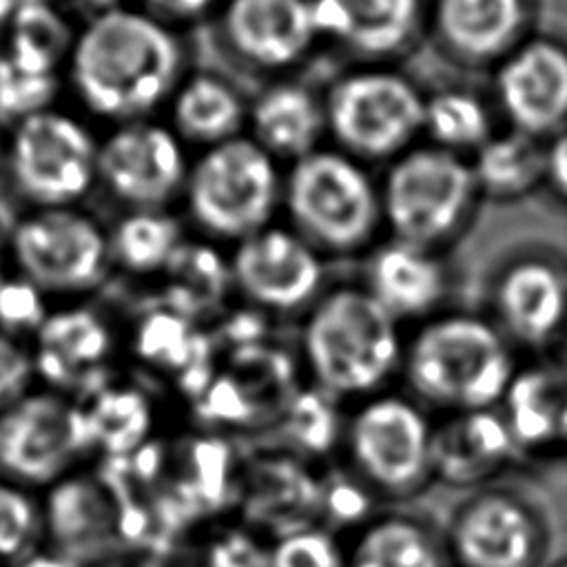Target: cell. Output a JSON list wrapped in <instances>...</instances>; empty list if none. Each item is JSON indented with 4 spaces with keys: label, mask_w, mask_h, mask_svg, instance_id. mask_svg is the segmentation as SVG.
<instances>
[{
    "label": "cell",
    "mask_w": 567,
    "mask_h": 567,
    "mask_svg": "<svg viewBox=\"0 0 567 567\" xmlns=\"http://www.w3.org/2000/svg\"><path fill=\"white\" fill-rule=\"evenodd\" d=\"M182 244L179 224L159 208H135L109 233L111 261L137 275L164 272Z\"/></svg>",
    "instance_id": "83f0119b"
},
{
    "label": "cell",
    "mask_w": 567,
    "mask_h": 567,
    "mask_svg": "<svg viewBox=\"0 0 567 567\" xmlns=\"http://www.w3.org/2000/svg\"><path fill=\"white\" fill-rule=\"evenodd\" d=\"M35 383L31 348L0 330V410L29 392Z\"/></svg>",
    "instance_id": "836d02e7"
},
{
    "label": "cell",
    "mask_w": 567,
    "mask_h": 567,
    "mask_svg": "<svg viewBox=\"0 0 567 567\" xmlns=\"http://www.w3.org/2000/svg\"><path fill=\"white\" fill-rule=\"evenodd\" d=\"M186 177L182 144L162 124L124 122L100 142L97 182L135 208H159Z\"/></svg>",
    "instance_id": "4fadbf2b"
},
{
    "label": "cell",
    "mask_w": 567,
    "mask_h": 567,
    "mask_svg": "<svg viewBox=\"0 0 567 567\" xmlns=\"http://www.w3.org/2000/svg\"><path fill=\"white\" fill-rule=\"evenodd\" d=\"M545 179L567 202V128L545 146Z\"/></svg>",
    "instance_id": "e575fe53"
},
{
    "label": "cell",
    "mask_w": 567,
    "mask_h": 567,
    "mask_svg": "<svg viewBox=\"0 0 567 567\" xmlns=\"http://www.w3.org/2000/svg\"><path fill=\"white\" fill-rule=\"evenodd\" d=\"M144 2L164 18L188 20L204 13L215 0H144Z\"/></svg>",
    "instance_id": "d590c367"
},
{
    "label": "cell",
    "mask_w": 567,
    "mask_h": 567,
    "mask_svg": "<svg viewBox=\"0 0 567 567\" xmlns=\"http://www.w3.org/2000/svg\"><path fill=\"white\" fill-rule=\"evenodd\" d=\"M408 392L443 416L498 410L516 361L503 334L472 315L427 321L403 350Z\"/></svg>",
    "instance_id": "7a4b0ae2"
},
{
    "label": "cell",
    "mask_w": 567,
    "mask_h": 567,
    "mask_svg": "<svg viewBox=\"0 0 567 567\" xmlns=\"http://www.w3.org/2000/svg\"><path fill=\"white\" fill-rule=\"evenodd\" d=\"M476 186L496 197H520L545 179V146L518 128L489 135L472 164Z\"/></svg>",
    "instance_id": "4316f807"
},
{
    "label": "cell",
    "mask_w": 567,
    "mask_h": 567,
    "mask_svg": "<svg viewBox=\"0 0 567 567\" xmlns=\"http://www.w3.org/2000/svg\"><path fill=\"white\" fill-rule=\"evenodd\" d=\"M514 458L518 452L501 410L450 414L436 421V483L470 492L496 483Z\"/></svg>",
    "instance_id": "ac0fdd59"
},
{
    "label": "cell",
    "mask_w": 567,
    "mask_h": 567,
    "mask_svg": "<svg viewBox=\"0 0 567 567\" xmlns=\"http://www.w3.org/2000/svg\"><path fill=\"white\" fill-rule=\"evenodd\" d=\"M560 350H563V359H565V365H567V326H565V330H563V334H560Z\"/></svg>",
    "instance_id": "ab89813d"
},
{
    "label": "cell",
    "mask_w": 567,
    "mask_h": 567,
    "mask_svg": "<svg viewBox=\"0 0 567 567\" xmlns=\"http://www.w3.org/2000/svg\"><path fill=\"white\" fill-rule=\"evenodd\" d=\"M286 204L303 237L330 250L363 246L381 219V195L346 153L312 151L295 159Z\"/></svg>",
    "instance_id": "52a82bcc"
},
{
    "label": "cell",
    "mask_w": 567,
    "mask_h": 567,
    "mask_svg": "<svg viewBox=\"0 0 567 567\" xmlns=\"http://www.w3.org/2000/svg\"><path fill=\"white\" fill-rule=\"evenodd\" d=\"M436 421L419 399L383 390L352 403L339 430L343 465L372 498L408 503L436 483Z\"/></svg>",
    "instance_id": "277c9868"
},
{
    "label": "cell",
    "mask_w": 567,
    "mask_h": 567,
    "mask_svg": "<svg viewBox=\"0 0 567 567\" xmlns=\"http://www.w3.org/2000/svg\"><path fill=\"white\" fill-rule=\"evenodd\" d=\"M13 567H71L69 558L64 554H60L58 549H49V547H40L38 551H33L31 556L22 558L20 563H16Z\"/></svg>",
    "instance_id": "8d00e7d4"
},
{
    "label": "cell",
    "mask_w": 567,
    "mask_h": 567,
    "mask_svg": "<svg viewBox=\"0 0 567 567\" xmlns=\"http://www.w3.org/2000/svg\"><path fill=\"white\" fill-rule=\"evenodd\" d=\"M346 549L348 567H454L441 525L401 507L372 512L354 525Z\"/></svg>",
    "instance_id": "ffe728a7"
},
{
    "label": "cell",
    "mask_w": 567,
    "mask_h": 567,
    "mask_svg": "<svg viewBox=\"0 0 567 567\" xmlns=\"http://www.w3.org/2000/svg\"><path fill=\"white\" fill-rule=\"evenodd\" d=\"M266 567H348L343 534L326 525H301L268 543Z\"/></svg>",
    "instance_id": "1f68e13d"
},
{
    "label": "cell",
    "mask_w": 567,
    "mask_h": 567,
    "mask_svg": "<svg viewBox=\"0 0 567 567\" xmlns=\"http://www.w3.org/2000/svg\"><path fill=\"white\" fill-rule=\"evenodd\" d=\"M543 567H567V554H565V556H560L558 560L549 563V565H543Z\"/></svg>",
    "instance_id": "60d3db41"
},
{
    "label": "cell",
    "mask_w": 567,
    "mask_h": 567,
    "mask_svg": "<svg viewBox=\"0 0 567 567\" xmlns=\"http://www.w3.org/2000/svg\"><path fill=\"white\" fill-rule=\"evenodd\" d=\"M317 35L368 55L401 49L416 24L419 0H310Z\"/></svg>",
    "instance_id": "44dd1931"
},
{
    "label": "cell",
    "mask_w": 567,
    "mask_h": 567,
    "mask_svg": "<svg viewBox=\"0 0 567 567\" xmlns=\"http://www.w3.org/2000/svg\"><path fill=\"white\" fill-rule=\"evenodd\" d=\"M9 252L16 272L44 295H75L95 288L109 266L104 228L75 206L33 208L11 230Z\"/></svg>",
    "instance_id": "30bf717a"
},
{
    "label": "cell",
    "mask_w": 567,
    "mask_h": 567,
    "mask_svg": "<svg viewBox=\"0 0 567 567\" xmlns=\"http://www.w3.org/2000/svg\"><path fill=\"white\" fill-rule=\"evenodd\" d=\"M182 47L155 16L113 7L73 35L66 75L78 100L117 124L144 120L177 84Z\"/></svg>",
    "instance_id": "6da1fadb"
},
{
    "label": "cell",
    "mask_w": 567,
    "mask_h": 567,
    "mask_svg": "<svg viewBox=\"0 0 567 567\" xmlns=\"http://www.w3.org/2000/svg\"><path fill=\"white\" fill-rule=\"evenodd\" d=\"M441 529L454 567H543L549 551L540 505L503 483L470 489Z\"/></svg>",
    "instance_id": "8992f818"
},
{
    "label": "cell",
    "mask_w": 567,
    "mask_h": 567,
    "mask_svg": "<svg viewBox=\"0 0 567 567\" xmlns=\"http://www.w3.org/2000/svg\"><path fill=\"white\" fill-rule=\"evenodd\" d=\"M255 142L279 157L299 159L317 151L326 128V111L299 84H275L252 106Z\"/></svg>",
    "instance_id": "d4e9b609"
},
{
    "label": "cell",
    "mask_w": 567,
    "mask_h": 567,
    "mask_svg": "<svg viewBox=\"0 0 567 567\" xmlns=\"http://www.w3.org/2000/svg\"><path fill=\"white\" fill-rule=\"evenodd\" d=\"M368 284V292L399 321L427 315L443 297L445 275L430 248L394 239L374 252Z\"/></svg>",
    "instance_id": "7402d4cb"
},
{
    "label": "cell",
    "mask_w": 567,
    "mask_h": 567,
    "mask_svg": "<svg viewBox=\"0 0 567 567\" xmlns=\"http://www.w3.org/2000/svg\"><path fill=\"white\" fill-rule=\"evenodd\" d=\"M476 188L472 166L456 153L439 146L414 148L388 171L381 215L396 239L430 248L456 230Z\"/></svg>",
    "instance_id": "9c48e42d"
},
{
    "label": "cell",
    "mask_w": 567,
    "mask_h": 567,
    "mask_svg": "<svg viewBox=\"0 0 567 567\" xmlns=\"http://www.w3.org/2000/svg\"><path fill=\"white\" fill-rule=\"evenodd\" d=\"M244 117L239 95L213 75H195L184 82L173 100V122L179 135L195 144L217 146L237 137Z\"/></svg>",
    "instance_id": "484cf974"
},
{
    "label": "cell",
    "mask_w": 567,
    "mask_h": 567,
    "mask_svg": "<svg viewBox=\"0 0 567 567\" xmlns=\"http://www.w3.org/2000/svg\"><path fill=\"white\" fill-rule=\"evenodd\" d=\"M496 308L516 341L534 348L556 341L567 326V277L551 261L523 259L505 270Z\"/></svg>",
    "instance_id": "d6986e66"
},
{
    "label": "cell",
    "mask_w": 567,
    "mask_h": 567,
    "mask_svg": "<svg viewBox=\"0 0 567 567\" xmlns=\"http://www.w3.org/2000/svg\"><path fill=\"white\" fill-rule=\"evenodd\" d=\"M47 518L42 492L0 478V567H13L42 547Z\"/></svg>",
    "instance_id": "4dcf8cb0"
},
{
    "label": "cell",
    "mask_w": 567,
    "mask_h": 567,
    "mask_svg": "<svg viewBox=\"0 0 567 567\" xmlns=\"http://www.w3.org/2000/svg\"><path fill=\"white\" fill-rule=\"evenodd\" d=\"M554 458H565L567 461V390L560 403L558 412V432H556V454Z\"/></svg>",
    "instance_id": "74e56055"
},
{
    "label": "cell",
    "mask_w": 567,
    "mask_h": 567,
    "mask_svg": "<svg viewBox=\"0 0 567 567\" xmlns=\"http://www.w3.org/2000/svg\"><path fill=\"white\" fill-rule=\"evenodd\" d=\"M423 128L439 148H478L489 140V115L474 95L450 89L425 100Z\"/></svg>",
    "instance_id": "f546056e"
},
{
    "label": "cell",
    "mask_w": 567,
    "mask_h": 567,
    "mask_svg": "<svg viewBox=\"0 0 567 567\" xmlns=\"http://www.w3.org/2000/svg\"><path fill=\"white\" fill-rule=\"evenodd\" d=\"M100 142L73 113L47 106L9 131L4 164L33 208L75 206L97 182Z\"/></svg>",
    "instance_id": "5b68a950"
},
{
    "label": "cell",
    "mask_w": 567,
    "mask_h": 567,
    "mask_svg": "<svg viewBox=\"0 0 567 567\" xmlns=\"http://www.w3.org/2000/svg\"><path fill=\"white\" fill-rule=\"evenodd\" d=\"M42 388L78 399L104 383L113 357V334L104 317L86 306L49 310L29 341Z\"/></svg>",
    "instance_id": "5bb4252c"
},
{
    "label": "cell",
    "mask_w": 567,
    "mask_h": 567,
    "mask_svg": "<svg viewBox=\"0 0 567 567\" xmlns=\"http://www.w3.org/2000/svg\"><path fill=\"white\" fill-rule=\"evenodd\" d=\"M403 350L396 319L361 288L326 295L303 330V359L317 390L352 403L390 388Z\"/></svg>",
    "instance_id": "3957f363"
},
{
    "label": "cell",
    "mask_w": 567,
    "mask_h": 567,
    "mask_svg": "<svg viewBox=\"0 0 567 567\" xmlns=\"http://www.w3.org/2000/svg\"><path fill=\"white\" fill-rule=\"evenodd\" d=\"M230 275L255 303L292 310L315 297L323 268L315 248L301 235L266 226L239 241Z\"/></svg>",
    "instance_id": "9a60e30c"
},
{
    "label": "cell",
    "mask_w": 567,
    "mask_h": 567,
    "mask_svg": "<svg viewBox=\"0 0 567 567\" xmlns=\"http://www.w3.org/2000/svg\"><path fill=\"white\" fill-rule=\"evenodd\" d=\"M224 33L241 58L266 69L297 62L317 38L310 0H228Z\"/></svg>",
    "instance_id": "e0dca14e"
},
{
    "label": "cell",
    "mask_w": 567,
    "mask_h": 567,
    "mask_svg": "<svg viewBox=\"0 0 567 567\" xmlns=\"http://www.w3.org/2000/svg\"><path fill=\"white\" fill-rule=\"evenodd\" d=\"M164 275H168L166 297L175 312L195 315L221 301L233 275L213 248L199 244H182Z\"/></svg>",
    "instance_id": "f1b7e54d"
},
{
    "label": "cell",
    "mask_w": 567,
    "mask_h": 567,
    "mask_svg": "<svg viewBox=\"0 0 567 567\" xmlns=\"http://www.w3.org/2000/svg\"><path fill=\"white\" fill-rule=\"evenodd\" d=\"M567 383L549 370H518L503 403L501 414L509 427L518 456L554 458L558 412Z\"/></svg>",
    "instance_id": "cb8c5ba5"
},
{
    "label": "cell",
    "mask_w": 567,
    "mask_h": 567,
    "mask_svg": "<svg viewBox=\"0 0 567 567\" xmlns=\"http://www.w3.org/2000/svg\"><path fill=\"white\" fill-rule=\"evenodd\" d=\"M425 100L401 75L368 69L343 75L328 93L326 126L350 153L390 157L423 128Z\"/></svg>",
    "instance_id": "7c38bea8"
},
{
    "label": "cell",
    "mask_w": 567,
    "mask_h": 567,
    "mask_svg": "<svg viewBox=\"0 0 567 567\" xmlns=\"http://www.w3.org/2000/svg\"><path fill=\"white\" fill-rule=\"evenodd\" d=\"M436 31L467 60L512 51L525 24V0H436Z\"/></svg>",
    "instance_id": "603a6c76"
},
{
    "label": "cell",
    "mask_w": 567,
    "mask_h": 567,
    "mask_svg": "<svg viewBox=\"0 0 567 567\" xmlns=\"http://www.w3.org/2000/svg\"><path fill=\"white\" fill-rule=\"evenodd\" d=\"M71 2L84 11H91V16L117 7V0H71Z\"/></svg>",
    "instance_id": "f35d334b"
},
{
    "label": "cell",
    "mask_w": 567,
    "mask_h": 567,
    "mask_svg": "<svg viewBox=\"0 0 567 567\" xmlns=\"http://www.w3.org/2000/svg\"><path fill=\"white\" fill-rule=\"evenodd\" d=\"M84 454L73 399L33 385L0 410V478L47 492Z\"/></svg>",
    "instance_id": "8fae6325"
},
{
    "label": "cell",
    "mask_w": 567,
    "mask_h": 567,
    "mask_svg": "<svg viewBox=\"0 0 567 567\" xmlns=\"http://www.w3.org/2000/svg\"><path fill=\"white\" fill-rule=\"evenodd\" d=\"M501 104L514 128L534 137L567 128V47L549 38L516 44L498 75Z\"/></svg>",
    "instance_id": "2e32d148"
},
{
    "label": "cell",
    "mask_w": 567,
    "mask_h": 567,
    "mask_svg": "<svg viewBox=\"0 0 567 567\" xmlns=\"http://www.w3.org/2000/svg\"><path fill=\"white\" fill-rule=\"evenodd\" d=\"M49 308L44 303V292L24 279L22 275L2 277L0 275V330L31 341L42 321L47 319Z\"/></svg>",
    "instance_id": "d6a6232c"
},
{
    "label": "cell",
    "mask_w": 567,
    "mask_h": 567,
    "mask_svg": "<svg viewBox=\"0 0 567 567\" xmlns=\"http://www.w3.org/2000/svg\"><path fill=\"white\" fill-rule=\"evenodd\" d=\"M277 195L272 155L246 137L210 146L186 177L193 217L208 233L226 239H246L266 228Z\"/></svg>",
    "instance_id": "ba28073f"
}]
</instances>
